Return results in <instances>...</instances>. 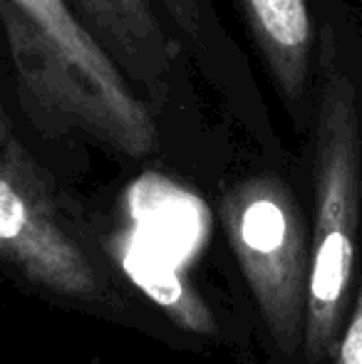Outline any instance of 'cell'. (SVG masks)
Segmentation results:
<instances>
[{"label": "cell", "mask_w": 362, "mask_h": 364, "mask_svg": "<svg viewBox=\"0 0 362 364\" xmlns=\"http://www.w3.org/2000/svg\"><path fill=\"white\" fill-rule=\"evenodd\" d=\"M280 100L298 124L313 122L318 20L308 0H238Z\"/></svg>", "instance_id": "obj_5"}, {"label": "cell", "mask_w": 362, "mask_h": 364, "mask_svg": "<svg viewBox=\"0 0 362 364\" xmlns=\"http://www.w3.org/2000/svg\"><path fill=\"white\" fill-rule=\"evenodd\" d=\"M333 364H362V268L353 307H350V315L348 322H345V330L343 337H340Z\"/></svg>", "instance_id": "obj_8"}, {"label": "cell", "mask_w": 362, "mask_h": 364, "mask_svg": "<svg viewBox=\"0 0 362 364\" xmlns=\"http://www.w3.org/2000/svg\"><path fill=\"white\" fill-rule=\"evenodd\" d=\"M161 5H164L174 28L179 30L188 43L196 45L198 35H201V8H198V0H161Z\"/></svg>", "instance_id": "obj_9"}, {"label": "cell", "mask_w": 362, "mask_h": 364, "mask_svg": "<svg viewBox=\"0 0 362 364\" xmlns=\"http://www.w3.org/2000/svg\"><path fill=\"white\" fill-rule=\"evenodd\" d=\"M8 139H10V119H8V114H5L3 105H0V149L5 146Z\"/></svg>", "instance_id": "obj_10"}, {"label": "cell", "mask_w": 362, "mask_h": 364, "mask_svg": "<svg viewBox=\"0 0 362 364\" xmlns=\"http://www.w3.org/2000/svg\"><path fill=\"white\" fill-rule=\"evenodd\" d=\"M78 15L117 68L132 82H139L149 97L166 87L174 45L161 28L149 0H73Z\"/></svg>", "instance_id": "obj_6"}, {"label": "cell", "mask_w": 362, "mask_h": 364, "mask_svg": "<svg viewBox=\"0 0 362 364\" xmlns=\"http://www.w3.org/2000/svg\"><path fill=\"white\" fill-rule=\"evenodd\" d=\"M28 114L50 134L82 132L132 159L159 144L154 117L65 0H0Z\"/></svg>", "instance_id": "obj_2"}, {"label": "cell", "mask_w": 362, "mask_h": 364, "mask_svg": "<svg viewBox=\"0 0 362 364\" xmlns=\"http://www.w3.org/2000/svg\"><path fill=\"white\" fill-rule=\"evenodd\" d=\"M0 270L60 305L137 322L117 260L13 136L0 149Z\"/></svg>", "instance_id": "obj_3"}, {"label": "cell", "mask_w": 362, "mask_h": 364, "mask_svg": "<svg viewBox=\"0 0 362 364\" xmlns=\"http://www.w3.org/2000/svg\"><path fill=\"white\" fill-rule=\"evenodd\" d=\"M318 8L303 364H333L362 268V40L345 0Z\"/></svg>", "instance_id": "obj_1"}, {"label": "cell", "mask_w": 362, "mask_h": 364, "mask_svg": "<svg viewBox=\"0 0 362 364\" xmlns=\"http://www.w3.org/2000/svg\"><path fill=\"white\" fill-rule=\"evenodd\" d=\"M218 218L273 355L303 364L310 218L298 193L278 173H251L223 191Z\"/></svg>", "instance_id": "obj_4"}, {"label": "cell", "mask_w": 362, "mask_h": 364, "mask_svg": "<svg viewBox=\"0 0 362 364\" xmlns=\"http://www.w3.org/2000/svg\"><path fill=\"white\" fill-rule=\"evenodd\" d=\"M115 260L119 265L122 275L129 278L134 285H139L142 292H147L161 310L169 312L174 317V322H179L183 330L213 332L211 315L179 275L169 273V270L159 268V265H156V270H151L149 255L142 253L139 248L122 250L119 258Z\"/></svg>", "instance_id": "obj_7"}]
</instances>
